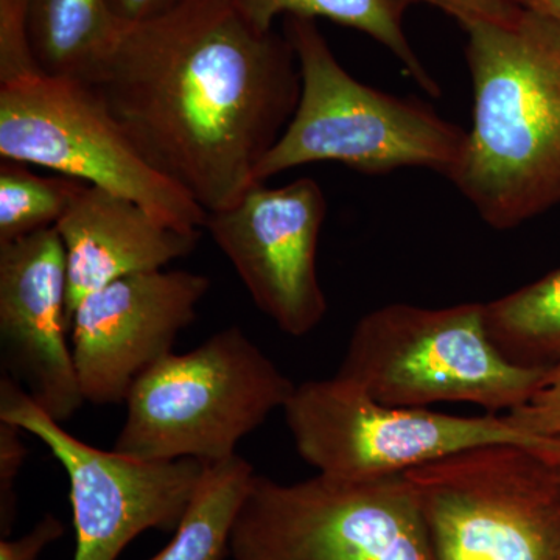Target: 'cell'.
Returning <instances> with one entry per match:
<instances>
[{"label": "cell", "instance_id": "obj_7", "mask_svg": "<svg viewBox=\"0 0 560 560\" xmlns=\"http://www.w3.org/2000/svg\"><path fill=\"white\" fill-rule=\"evenodd\" d=\"M545 453L481 445L404 474L434 560H559L560 480Z\"/></svg>", "mask_w": 560, "mask_h": 560}, {"label": "cell", "instance_id": "obj_6", "mask_svg": "<svg viewBox=\"0 0 560 560\" xmlns=\"http://www.w3.org/2000/svg\"><path fill=\"white\" fill-rule=\"evenodd\" d=\"M232 560H434L405 475L278 482L257 475L230 539Z\"/></svg>", "mask_w": 560, "mask_h": 560}, {"label": "cell", "instance_id": "obj_11", "mask_svg": "<svg viewBox=\"0 0 560 560\" xmlns=\"http://www.w3.org/2000/svg\"><path fill=\"white\" fill-rule=\"evenodd\" d=\"M326 213L319 184L300 178L280 187L256 183L206 219L254 304L290 337L311 334L327 313L316 265Z\"/></svg>", "mask_w": 560, "mask_h": 560}, {"label": "cell", "instance_id": "obj_28", "mask_svg": "<svg viewBox=\"0 0 560 560\" xmlns=\"http://www.w3.org/2000/svg\"><path fill=\"white\" fill-rule=\"evenodd\" d=\"M559 560H560V558H559Z\"/></svg>", "mask_w": 560, "mask_h": 560}, {"label": "cell", "instance_id": "obj_10", "mask_svg": "<svg viewBox=\"0 0 560 560\" xmlns=\"http://www.w3.org/2000/svg\"><path fill=\"white\" fill-rule=\"evenodd\" d=\"M0 420L38 438L65 467L77 537L73 560H116L145 530H176L208 464L140 459L92 447L62 429L7 374L0 378Z\"/></svg>", "mask_w": 560, "mask_h": 560}, {"label": "cell", "instance_id": "obj_3", "mask_svg": "<svg viewBox=\"0 0 560 560\" xmlns=\"http://www.w3.org/2000/svg\"><path fill=\"white\" fill-rule=\"evenodd\" d=\"M301 70L293 119L257 168L265 183L291 168L337 162L361 175L427 168L451 178L467 131L415 98L375 90L342 68L316 21L287 18Z\"/></svg>", "mask_w": 560, "mask_h": 560}, {"label": "cell", "instance_id": "obj_18", "mask_svg": "<svg viewBox=\"0 0 560 560\" xmlns=\"http://www.w3.org/2000/svg\"><path fill=\"white\" fill-rule=\"evenodd\" d=\"M256 477L253 466L234 455L206 464L200 486L175 536L150 560H223L246 493Z\"/></svg>", "mask_w": 560, "mask_h": 560}, {"label": "cell", "instance_id": "obj_2", "mask_svg": "<svg viewBox=\"0 0 560 560\" xmlns=\"http://www.w3.org/2000/svg\"><path fill=\"white\" fill-rule=\"evenodd\" d=\"M460 27L474 116L448 179L486 224L514 230L560 206V24L521 10Z\"/></svg>", "mask_w": 560, "mask_h": 560}, {"label": "cell", "instance_id": "obj_27", "mask_svg": "<svg viewBox=\"0 0 560 560\" xmlns=\"http://www.w3.org/2000/svg\"><path fill=\"white\" fill-rule=\"evenodd\" d=\"M545 456H547L548 460H550V463L552 464V467H555L556 474H558L560 480V452L551 453V455Z\"/></svg>", "mask_w": 560, "mask_h": 560}, {"label": "cell", "instance_id": "obj_15", "mask_svg": "<svg viewBox=\"0 0 560 560\" xmlns=\"http://www.w3.org/2000/svg\"><path fill=\"white\" fill-rule=\"evenodd\" d=\"M33 54L44 75L91 83L119 22L106 0H25Z\"/></svg>", "mask_w": 560, "mask_h": 560}, {"label": "cell", "instance_id": "obj_16", "mask_svg": "<svg viewBox=\"0 0 560 560\" xmlns=\"http://www.w3.org/2000/svg\"><path fill=\"white\" fill-rule=\"evenodd\" d=\"M257 32H272L280 16L327 20L364 33L388 49L408 75L427 94L440 95L441 88L412 49L404 28V0H228Z\"/></svg>", "mask_w": 560, "mask_h": 560}, {"label": "cell", "instance_id": "obj_19", "mask_svg": "<svg viewBox=\"0 0 560 560\" xmlns=\"http://www.w3.org/2000/svg\"><path fill=\"white\" fill-rule=\"evenodd\" d=\"M84 183L0 160V245L57 226Z\"/></svg>", "mask_w": 560, "mask_h": 560}, {"label": "cell", "instance_id": "obj_17", "mask_svg": "<svg viewBox=\"0 0 560 560\" xmlns=\"http://www.w3.org/2000/svg\"><path fill=\"white\" fill-rule=\"evenodd\" d=\"M490 340L511 363L533 370H560V268L486 302Z\"/></svg>", "mask_w": 560, "mask_h": 560}, {"label": "cell", "instance_id": "obj_12", "mask_svg": "<svg viewBox=\"0 0 560 560\" xmlns=\"http://www.w3.org/2000/svg\"><path fill=\"white\" fill-rule=\"evenodd\" d=\"M208 276L140 272L86 294L69 318L81 394L94 405L125 404L132 383L197 319Z\"/></svg>", "mask_w": 560, "mask_h": 560}, {"label": "cell", "instance_id": "obj_5", "mask_svg": "<svg viewBox=\"0 0 560 560\" xmlns=\"http://www.w3.org/2000/svg\"><path fill=\"white\" fill-rule=\"evenodd\" d=\"M294 389L241 327H228L139 375L114 451L149 460L219 463L237 455L238 442L283 410Z\"/></svg>", "mask_w": 560, "mask_h": 560}, {"label": "cell", "instance_id": "obj_4", "mask_svg": "<svg viewBox=\"0 0 560 560\" xmlns=\"http://www.w3.org/2000/svg\"><path fill=\"white\" fill-rule=\"evenodd\" d=\"M550 372L511 363L490 340L485 304L466 302L366 313L335 375L388 407L471 404L497 415L522 407Z\"/></svg>", "mask_w": 560, "mask_h": 560}, {"label": "cell", "instance_id": "obj_9", "mask_svg": "<svg viewBox=\"0 0 560 560\" xmlns=\"http://www.w3.org/2000/svg\"><path fill=\"white\" fill-rule=\"evenodd\" d=\"M0 160L113 191L178 230H205L208 212L143 160L84 81L40 73L0 88Z\"/></svg>", "mask_w": 560, "mask_h": 560}, {"label": "cell", "instance_id": "obj_8", "mask_svg": "<svg viewBox=\"0 0 560 560\" xmlns=\"http://www.w3.org/2000/svg\"><path fill=\"white\" fill-rule=\"evenodd\" d=\"M283 411L304 463L341 480L404 475L481 445L514 444L539 452L560 445V438L533 436L506 415L460 418L427 408L388 407L337 375L298 385Z\"/></svg>", "mask_w": 560, "mask_h": 560}, {"label": "cell", "instance_id": "obj_1", "mask_svg": "<svg viewBox=\"0 0 560 560\" xmlns=\"http://www.w3.org/2000/svg\"><path fill=\"white\" fill-rule=\"evenodd\" d=\"M90 84L143 160L210 213L257 183L301 70L285 35L257 32L228 0H183L120 25Z\"/></svg>", "mask_w": 560, "mask_h": 560}, {"label": "cell", "instance_id": "obj_20", "mask_svg": "<svg viewBox=\"0 0 560 560\" xmlns=\"http://www.w3.org/2000/svg\"><path fill=\"white\" fill-rule=\"evenodd\" d=\"M25 0H0V88L40 75Z\"/></svg>", "mask_w": 560, "mask_h": 560}, {"label": "cell", "instance_id": "obj_22", "mask_svg": "<svg viewBox=\"0 0 560 560\" xmlns=\"http://www.w3.org/2000/svg\"><path fill=\"white\" fill-rule=\"evenodd\" d=\"M506 416L533 436L560 438V370L551 371L544 385Z\"/></svg>", "mask_w": 560, "mask_h": 560}, {"label": "cell", "instance_id": "obj_24", "mask_svg": "<svg viewBox=\"0 0 560 560\" xmlns=\"http://www.w3.org/2000/svg\"><path fill=\"white\" fill-rule=\"evenodd\" d=\"M65 525L57 517L47 514L33 529L20 539L0 540V560H38L40 552L50 544L61 539Z\"/></svg>", "mask_w": 560, "mask_h": 560}, {"label": "cell", "instance_id": "obj_23", "mask_svg": "<svg viewBox=\"0 0 560 560\" xmlns=\"http://www.w3.org/2000/svg\"><path fill=\"white\" fill-rule=\"evenodd\" d=\"M408 7L415 3H427L434 9L444 11L459 25L470 22H492V24H508L514 21L522 9L512 0H404Z\"/></svg>", "mask_w": 560, "mask_h": 560}, {"label": "cell", "instance_id": "obj_26", "mask_svg": "<svg viewBox=\"0 0 560 560\" xmlns=\"http://www.w3.org/2000/svg\"><path fill=\"white\" fill-rule=\"evenodd\" d=\"M518 9L533 11L560 24V0H512Z\"/></svg>", "mask_w": 560, "mask_h": 560}, {"label": "cell", "instance_id": "obj_25", "mask_svg": "<svg viewBox=\"0 0 560 560\" xmlns=\"http://www.w3.org/2000/svg\"><path fill=\"white\" fill-rule=\"evenodd\" d=\"M110 14L119 25L153 20L175 9L183 0H106Z\"/></svg>", "mask_w": 560, "mask_h": 560}, {"label": "cell", "instance_id": "obj_21", "mask_svg": "<svg viewBox=\"0 0 560 560\" xmlns=\"http://www.w3.org/2000/svg\"><path fill=\"white\" fill-rule=\"evenodd\" d=\"M22 433L25 431L20 427L0 420V533H2V539L10 537L16 521L18 499L14 486L27 458V447L22 441Z\"/></svg>", "mask_w": 560, "mask_h": 560}, {"label": "cell", "instance_id": "obj_13", "mask_svg": "<svg viewBox=\"0 0 560 560\" xmlns=\"http://www.w3.org/2000/svg\"><path fill=\"white\" fill-rule=\"evenodd\" d=\"M68 335V268L57 228L0 245L3 374L61 423L84 404Z\"/></svg>", "mask_w": 560, "mask_h": 560}, {"label": "cell", "instance_id": "obj_14", "mask_svg": "<svg viewBox=\"0 0 560 560\" xmlns=\"http://www.w3.org/2000/svg\"><path fill=\"white\" fill-rule=\"evenodd\" d=\"M68 268L69 318L86 294L128 276L165 270L197 248L201 232L178 230L139 202L81 187L57 223Z\"/></svg>", "mask_w": 560, "mask_h": 560}]
</instances>
